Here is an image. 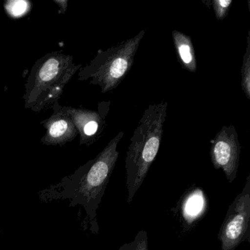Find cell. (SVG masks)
<instances>
[{
  "label": "cell",
  "instance_id": "cell-10",
  "mask_svg": "<svg viewBox=\"0 0 250 250\" xmlns=\"http://www.w3.org/2000/svg\"><path fill=\"white\" fill-rule=\"evenodd\" d=\"M241 88L247 99L250 100V31L247 37V47L241 66Z\"/></svg>",
  "mask_w": 250,
  "mask_h": 250
},
{
  "label": "cell",
  "instance_id": "cell-2",
  "mask_svg": "<svg viewBox=\"0 0 250 250\" xmlns=\"http://www.w3.org/2000/svg\"><path fill=\"white\" fill-rule=\"evenodd\" d=\"M167 106V102L149 105L143 112L130 140L125 166L128 204L132 202L157 156L162 143Z\"/></svg>",
  "mask_w": 250,
  "mask_h": 250
},
{
  "label": "cell",
  "instance_id": "cell-5",
  "mask_svg": "<svg viewBox=\"0 0 250 250\" xmlns=\"http://www.w3.org/2000/svg\"><path fill=\"white\" fill-rule=\"evenodd\" d=\"M210 160L216 169H222L228 182L236 178L241 146L235 126L225 125L210 141Z\"/></svg>",
  "mask_w": 250,
  "mask_h": 250
},
{
  "label": "cell",
  "instance_id": "cell-4",
  "mask_svg": "<svg viewBox=\"0 0 250 250\" xmlns=\"http://www.w3.org/2000/svg\"><path fill=\"white\" fill-rule=\"evenodd\" d=\"M218 239L221 250H235L245 241L250 244V173L244 188L228 207Z\"/></svg>",
  "mask_w": 250,
  "mask_h": 250
},
{
  "label": "cell",
  "instance_id": "cell-8",
  "mask_svg": "<svg viewBox=\"0 0 250 250\" xmlns=\"http://www.w3.org/2000/svg\"><path fill=\"white\" fill-rule=\"evenodd\" d=\"M172 37L177 59L181 68L189 72L195 73L197 62L191 38L176 30L172 32Z\"/></svg>",
  "mask_w": 250,
  "mask_h": 250
},
{
  "label": "cell",
  "instance_id": "cell-13",
  "mask_svg": "<svg viewBox=\"0 0 250 250\" xmlns=\"http://www.w3.org/2000/svg\"><path fill=\"white\" fill-rule=\"evenodd\" d=\"M29 9V2L23 0L19 1H11L8 2L6 5V10L11 17H21L27 12Z\"/></svg>",
  "mask_w": 250,
  "mask_h": 250
},
{
  "label": "cell",
  "instance_id": "cell-3",
  "mask_svg": "<svg viewBox=\"0 0 250 250\" xmlns=\"http://www.w3.org/2000/svg\"><path fill=\"white\" fill-rule=\"evenodd\" d=\"M146 32L141 30L134 37L106 51L99 50L96 58L80 74L82 80L91 78L90 84L99 85L103 94L115 90L131 71Z\"/></svg>",
  "mask_w": 250,
  "mask_h": 250
},
{
  "label": "cell",
  "instance_id": "cell-1",
  "mask_svg": "<svg viewBox=\"0 0 250 250\" xmlns=\"http://www.w3.org/2000/svg\"><path fill=\"white\" fill-rule=\"evenodd\" d=\"M124 135V131H120L94 159L59 184L41 191L39 197L45 202L66 199L71 207L82 206L86 213V226L93 233H99L97 210L118 161L117 149Z\"/></svg>",
  "mask_w": 250,
  "mask_h": 250
},
{
  "label": "cell",
  "instance_id": "cell-9",
  "mask_svg": "<svg viewBox=\"0 0 250 250\" xmlns=\"http://www.w3.org/2000/svg\"><path fill=\"white\" fill-rule=\"evenodd\" d=\"M74 137L76 130L72 123L65 119L57 120L51 124L49 128V135L52 137V141H61L65 140V136Z\"/></svg>",
  "mask_w": 250,
  "mask_h": 250
},
{
  "label": "cell",
  "instance_id": "cell-12",
  "mask_svg": "<svg viewBox=\"0 0 250 250\" xmlns=\"http://www.w3.org/2000/svg\"><path fill=\"white\" fill-rule=\"evenodd\" d=\"M232 3V0H211L210 7L214 11L216 20L222 21L228 17Z\"/></svg>",
  "mask_w": 250,
  "mask_h": 250
},
{
  "label": "cell",
  "instance_id": "cell-11",
  "mask_svg": "<svg viewBox=\"0 0 250 250\" xmlns=\"http://www.w3.org/2000/svg\"><path fill=\"white\" fill-rule=\"evenodd\" d=\"M117 250H148L147 232L140 231L132 241L125 243Z\"/></svg>",
  "mask_w": 250,
  "mask_h": 250
},
{
  "label": "cell",
  "instance_id": "cell-7",
  "mask_svg": "<svg viewBox=\"0 0 250 250\" xmlns=\"http://www.w3.org/2000/svg\"><path fill=\"white\" fill-rule=\"evenodd\" d=\"M99 106V112L76 110L74 112V120L81 134L82 143L91 144L104 130L110 102H101Z\"/></svg>",
  "mask_w": 250,
  "mask_h": 250
},
{
  "label": "cell",
  "instance_id": "cell-6",
  "mask_svg": "<svg viewBox=\"0 0 250 250\" xmlns=\"http://www.w3.org/2000/svg\"><path fill=\"white\" fill-rule=\"evenodd\" d=\"M208 209V200L204 191L200 187H190L181 196L172 209L179 217L186 231L191 230L204 217Z\"/></svg>",
  "mask_w": 250,
  "mask_h": 250
}]
</instances>
